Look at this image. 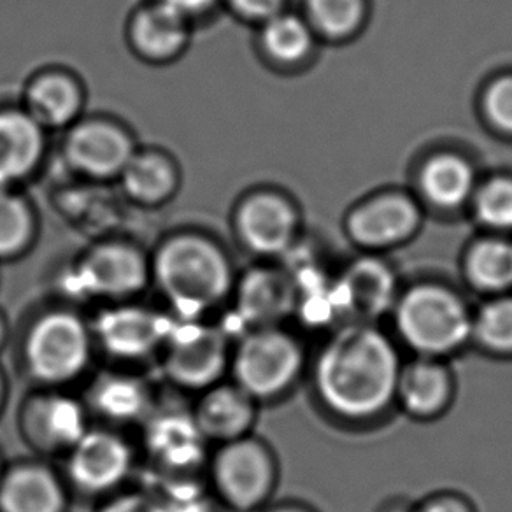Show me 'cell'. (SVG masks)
<instances>
[{
	"label": "cell",
	"mask_w": 512,
	"mask_h": 512,
	"mask_svg": "<svg viewBox=\"0 0 512 512\" xmlns=\"http://www.w3.org/2000/svg\"><path fill=\"white\" fill-rule=\"evenodd\" d=\"M392 313L400 339L418 356L441 360L472 339L474 314L442 286H416L395 302Z\"/></svg>",
	"instance_id": "obj_2"
},
{
	"label": "cell",
	"mask_w": 512,
	"mask_h": 512,
	"mask_svg": "<svg viewBox=\"0 0 512 512\" xmlns=\"http://www.w3.org/2000/svg\"><path fill=\"white\" fill-rule=\"evenodd\" d=\"M2 393H4V386H2V379H0V404H2Z\"/></svg>",
	"instance_id": "obj_41"
},
{
	"label": "cell",
	"mask_w": 512,
	"mask_h": 512,
	"mask_svg": "<svg viewBox=\"0 0 512 512\" xmlns=\"http://www.w3.org/2000/svg\"><path fill=\"white\" fill-rule=\"evenodd\" d=\"M341 314L355 321L372 323L395 307V279L392 272L376 260H362L351 265L334 283Z\"/></svg>",
	"instance_id": "obj_10"
},
{
	"label": "cell",
	"mask_w": 512,
	"mask_h": 512,
	"mask_svg": "<svg viewBox=\"0 0 512 512\" xmlns=\"http://www.w3.org/2000/svg\"><path fill=\"white\" fill-rule=\"evenodd\" d=\"M27 428L41 448L72 449L86 434L83 407L64 395H50L30 406Z\"/></svg>",
	"instance_id": "obj_18"
},
{
	"label": "cell",
	"mask_w": 512,
	"mask_h": 512,
	"mask_svg": "<svg viewBox=\"0 0 512 512\" xmlns=\"http://www.w3.org/2000/svg\"><path fill=\"white\" fill-rule=\"evenodd\" d=\"M472 337L488 351L498 355H512L511 295L486 302L474 314Z\"/></svg>",
	"instance_id": "obj_28"
},
{
	"label": "cell",
	"mask_w": 512,
	"mask_h": 512,
	"mask_svg": "<svg viewBox=\"0 0 512 512\" xmlns=\"http://www.w3.org/2000/svg\"><path fill=\"white\" fill-rule=\"evenodd\" d=\"M488 113L497 125L512 132V78L502 79L491 86Z\"/></svg>",
	"instance_id": "obj_33"
},
{
	"label": "cell",
	"mask_w": 512,
	"mask_h": 512,
	"mask_svg": "<svg viewBox=\"0 0 512 512\" xmlns=\"http://www.w3.org/2000/svg\"><path fill=\"white\" fill-rule=\"evenodd\" d=\"M274 512H307L304 509H299V507H283V509H276Z\"/></svg>",
	"instance_id": "obj_39"
},
{
	"label": "cell",
	"mask_w": 512,
	"mask_h": 512,
	"mask_svg": "<svg viewBox=\"0 0 512 512\" xmlns=\"http://www.w3.org/2000/svg\"><path fill=\"white\" fill-rule=\"evenodd\" d=\"M255 399L234 386H213L200 402L195 421L206 439H242L255 420Z\"/></svg>",
	"instance_id": "obj_15"
},
{
	"label": "cell",
	"mask_w": 512,
	"mask_h": 512,
	"mask_svg": "<svg viewBox=\"0 0 512 512\" xmlns=\"http://www.w3.org/2000/svg\"><path fill=\"white\" fill-rule=\"evenodd\" d=\"M409 512H472L470 505L458 497H435L414 507Z\"/></svg>",
	"instance_id": "obj_37"
},
{
	"label": "cell",
	"mask_w": 512,
	"mask_h": 512,
	"mask_svg": "<svg viewBox=\"0 0 512 512\" xmlns=\"http://www.w3.org/2000/svg\"><path fill=\"white\" fill-rule=\"evenodd\" d=\"M93 404L111 420L134 421L148 413L150 393L132 377H104L93 390Z\"/></svg>",
	"instance_id": "obj_24"
},
{
	"label": "cell",
	"mask_w": 512,
	"mask_h": 512,
	"mask_svg": "<svg viewBox=\"0 0 512 512\" xmlns=\"http://www.w3.org/2000/svg\"><path fill=\"white\" fill-rule=\"evenodd\" d=\"M102 512H164L160 502H153L143 495H127L107 505Z\"/></svg>",
	"instance_id": "obj_35"
},
{
	"label": "cell",
	"mask_w": 512,
	"mask_h": 512,
	"mask_svg": "<svg viewBox=\"0 0 512 512\" xmlns=\"http://www.w3.org/2000/svg\"><path fill=\"white\" fill-rule=\"evenodd\" d=\"M102 346L120 358H141L157 348L171 332L158 314L143 307L109 309L97 321Z\"/></svg>",
	"instance_id": "obj_12"
},
{
	"label": "cell",
	"mask_w": 512,
	"mask_h": 512,
	"mask_svg": "<svg viewBox=\"0 0 512 512\" xmlns=\"http://www.w3.org/2000/svg\"><path fill=\"white\" fill-rule=\"evenodd\" d=\"M155 278L174 306L192 314L218 304L232 286L227 258L193 235L172 239L158 251Z\"/></svg>",
	"instance_id": "obj_3"
},
{
	"label": "cell",
	"mask_w": 512,
	"mask_h": 512,
	"mask_svg": "<svg viewBox=\"0 0 512 512\" xmlns=\"http://www.w3.org/2000/svg\"><path fill=\"white\" fill-rule=\"evenodd\" d=\"M43 151L41 125L29 113H0V186L25 178Z\"/></svg>",
	"instance_id": "obj_16"
},
{
	"label": "cell",
	"mask_w": 512,
	"mask_h": 512,
	"mask_svg": "<svg viewBox=\"0 0 512 512\" xmlns=\"http://www.w3.org/2000/svg\"><path fill=\"white\" fill-rule=\"evenodd\" d=\"M316 23L332 36H344L362 18V0H311Z\"/></svg>",
	"instance_id": "obj_31"
},
{
	"label": "cell",
	"mask_w": 512,
	"mask_h": 512,
	"mask_svg": "<svg viewBox=\"0 0 512 512\" xmlns=\"http://www.w3.org/2000/svg\"><path fill=\"white\" fill-rule=\"evenodd\" d=\"M451 395L453 379L441 360L420 356L402 365L395 400L414 418L427 420L441 414Z\"/></svg>",
	"instance_id": "obj_14"
},
{
	"label": "cell",
	"mask_w": 512,
	"mask_h": 512,
	"mask_svg": "<svg viewBox=\"0 0 512 512\" xmlns=\"http://www.w3.org/2000/svg\"><path fill=\"white\" fill-rule=\"evenodd\" d=\"M232 4L249 18H271L278 13L281 0H232Z\"/></svg>",
	"instance_id": "obj_36"
},
{
	"label": "cell",
	"mask_w": 512,
	"mask_h": 512,
	"mask_svg": "<svg viewBox=\"0 0 512 512\" xmlns=\"http://www.w3.org/2000/svg\"><path fill=\"white\" fill-rule=\"evenodd\" d=\"M239 228L249 248L264 255H276L292 242L295 216L283 200L262 195L242 207Z\"/></svg>",
	"instance_id": "obj_17"
},
{
	"label": "cell",
	"mask_w": 512,
	"mask_h": 512,
	"mask_svg": "<svg viewBox=\"0 0 512 512\" xmlns=\"http://www.w3.org/2000/svg\"><path fill=\"white\" fill-rule=\"evenodd\" d=\"M121 178L127 192L143 202L164 200L176 185L171 165L155 155H134Z\"/></svg>",
	"instance_id": "obj_26"
},
{
	"label": "cell",
	"mask_w": 512,
	"mask_h": 512,
	"mask_svg": "<svg viewBox=\"0 0 512 512\" xmlns=\"http://www.w3.org/2000/svg\"><path fill=\"white\" fill-rule=\"evenodd\" d=\"M195 416L181 413L162 414L153 418L148 428V446L160 462L183 469L199 462L204 446Z\"/></svg>",
	"instance_id": "obj_19"
},
{
	"label": "cell",
	"mask_w": 512,
	"mask_h": 512,
	"mask_svg": "<svg viewBox=\"0 0 512 512\" xmlns=\"http://www.w3.org/2000/svg\"><path fill=\"white\" fill-rule=\"evenodd\" d=\"M297 288L285 274L258 269L249 272L237 288V314L239 320L251 327H276L297 307Z\"/></svg>",
	"instance_id": "obj_11"
},
{
	"label": "cell",
	"mask_w": 512,
	"mask_h": 512,
	"mask_svg": "<svg viewBox=\"0 0 512 512\" xmlns=\"http://www.w3.org/2000/svg\"><path fill=\"white\" fill-rule=\"evenodd\" d=\"M423 188L437 204L456 206L470 193L472 172L460 158H435L423 172Z\"/></svg>",
	"instance_id": "obj_27"
},
{
	"label": "cell",
	"mask_w": 512,
	"mask_h": 512,
	"mask_svg": "<svg viewBox=\"0 0 512 512\" xmlns=\"http://www.w3.org/2000/svg\"><path fill=\"white\" fill-rule=\"evenodd\" d=\"M90 334L78 316L51 313L30 330L25 360L34 376L48 383H64L78 376L90 358Z\"/></svg>",
	"instance_id": "obj_5"
},
{
	"label": "cell",
	"mask_w": 512,
	"mask_h": 512,
	"mask_svg": "<svg viewBox=\"0 0 512 512\" xmlns=\"http://www.w3.org/2000/svg\"><path fill=\"white\" fill-rule=\"evenodd\" d=\"M402 365L399 349L383 330L353 321L321 349L314 363V390L335 418L374 420L397 399Z\"/></svg>",
	"instance_id": "obj_1"
},
{
	"label": "cell",
	"mask_w": 512,
	"mask_h": 512,
	"mask_svg": "<svg viewBox=\"0 0 512 512\" xmlns=\"http://www.w3.org/2000/svg\"><path fill=\"white\" fill-rule=\"evenodd\" d=\"M30 230L29 209L15 195L0 190V256L20 251L29 241Z\"/></svg>",
	"instance_id": "obj_30"
},
{
	"label": "cell",
	"mask_w": 512,
	"mask_h": 512,
	"mask_svg": "<svg viewBox=\"0 0 512 512\" xmlns=\"http://www.w3.org/2000/svg\"><path fill=\"white\" fill-rule=\"evenodd\" d=\"M64 491L41 467H22L0 483V512H62Z\"/></svg>",
	"instance_id": "obj_21"
},
{
	"label": "cell",
	"mask_w": 512,
	"mask_h": 512,
	"mask_svg": "<svg viewBox=\"0 0 512 512\" xmlns=\"http://www.w3.org/2000/svg\"><path fill=\"white\" fill-rule=\"evenodd\" d=\"M467 271L470 281L479 290L509 292L512 290V244L502 241L481 242L470 253Z\"/></svg>",
	"instance_id": "obj_25"
},
{
	"label": "cell",
	"mask_w": 512,
	"mask_h": 512,
	"mask_svg": "<svg viewBox=\"0 0 512 512\" xmlns=\"http://www.w3.org/2000/svg\"><path fill=\"white\" fill-rule=\"evenodd\" d=\"M130 463V449L120 437L107 432H86L71 449L69 472L79 488L106 491L125 479Z\"/></svg>",
	"instance_id": "obj_9"
},
{
	"label": "cell",
	"mask_w": 512,
	"mask_h": 512,
	"mask_svg": "<svg viewBox=\"0 0 512 512\" xmlns=\"http://www.w3.org/2000/svg\"><path fill=\"white\" fill-rule=\"evenodd\" d=\"M214 477L227 502L249 511L271 495L276 467L264 444L242 437L221 449L214 463Z\"/></svg>",
	"instance_id": "obj_6"
},
{
	"label": "cell",
	"mask_w": 512,
	"mask_h": 512,
	"mask_svg": "<svg viewBox=\"0 0 512 512\" xmlns=\"http://www.w3.org/2000/svg\"><path fill=\"white\" fill-rule=\"evenodd\" d=\"M477 213L491 227L512 228V183L493 181L477 199Z\"/></svg>",
	"instance_id": "obj_32"
},
{
	"label": "cell",
	"mask_w": 512,
	"mask_h": 512,
	"mask_svg": "<svg viewBox=\"0 0 512 512\" xmlns=\"http://www.w3.org/2000/svg\"><path fill=\"white\" fill-rule=\"evenodd\" d=\"M81 290L102 297H125L148 281V267L136 249L104 246L86 256L74 274Z\"/></svg>",
	"instance_id": "obj_8"
},
{
	"label": "cell",
	"mask_w": 512,
	"mask_h": 512,
	"mask_svg": "<svg viewBox=\"0 0 512 512\" xmlns=\"http://www.w3.org/2000/svg\"><path fill=\"white\" fill-rule=\"evenodd\" d=\"M165 369L186 388H211L227 365L225 334L211 327L185 325L171 330Z\"/></svg>",
	"instance_id": "obj_7"
},
{
	"label": "cell",
	"mask_w": 512,
	"mask_h": 512,
	"mask_svg": "<svg viewBox=\"0 0 512 512\" xmlns=\"http://www.w3.org/2000/svg\"><path fill=\"white\" fill-rule=\"evenodd\" d=\"M4 335H6V328H4V321L0 318V344L4 341Z\"/></svg>",
	"instance_id": "obj_40"
},
{
	"label": "cell",
	"mask_w": 512,
	"mask_h": 512,
	"mask_svg": "<svg viewBox=\"0 0 512 512\" xmlns=\"http://www.w3.org/2000/svg\"><path fill=\"white\" fill-rule=\"evenodd\" d=\"M29 114L39 125L60 127L78 114L81 106L78 86L62 76H46L30 86Z\"/></svg>",
	"instance_id": "obj_23"
},
{
	"label": "cell",
	"mask_w": 512,
	"mask_h": 512,
	"mask_svg": "<svg viewBox=\"0 0 512 512\" xmlns=\"http://www.w3.org/2000/svg\"><path fill=\"white\" fill-rule=\"evenodd\" d=\"M416 221L418 213L411 202L400 197H386L360 209L351 220V232L362 244L386 246L411 234Z\"/></svg>",
	"instance_id": "obj_20"
},
{
	"label": "cell",
	"mask_w": 512,
	"mask_h": 512,
	"mask_svg": "<svg viewBox=\"0 0 512 512\" xmlns=\"http://www.w3.org/2000/svg\"><path fill=\"white\" fill-rule=\"evenodd\" d=\"M265 48L272 57L283 62H295L306 55L311 37L306 27L292 16L272 18L264 34Z\"/></svg>",
	"instance_id": "obj_29"
},
{
	"label": "cell",
	"mask_w": 512,
	"mask_h": 512,
	"mask_svg": "<svg viewBox=\"0 0 512 512\" xmlns=\"http://www.w3.org/2000/svg\"><path fill=\"white\" fill-rule=\"evenodd\" d=\"M213 2L214 0H162L160 4H164L186 18L188 15H197L206 11Z\"/></svg>",
	"instance_id": "obj_38"
},
{
	"label": "cell",
	"mask_w": 512,
	"mask_h": 512,
	"mask_svg": "<svg viewBox=\"0 0 512 512\" xmlns=\"http://www.w3.org/2000/svg\"><path fill=\"white\" fill-rule=\"evenodd\" d=\"M302 367L299 342L278 327L249 330L235 351V381L251 399H271L286 392Z\"/></svg>",
	"instance_id": "obj_4"
},
{
	"label": "cell",
	"mask_w": 512,
	"mask_h": 512,
	"mask_svg": "<svg viewBox=\"0 0 512 512\" xmlns=\"http://www.w3.org/2000/svg\"><path fill=\"white\" fill-rule=\"evenodd\" d=\"M186 18L164 4L137 15L132 37L137 50L153 58L171 57L186 41Z\"/></svg>",
	"instance_id": "obj_22"
},
{
	"label": "cell",
	"mask_w": 512,
	"mask_h": 512,
	"mask_svg": "<svg viewBox=\"0 0 512 512\" xmlns=\"http://www.w3.org/2000/svg\"><path fill=\"white\" fill-rule=\"evenodd\" d=\"M67 157L88 176L109 178L121 174L134 153L121 130L102 121H92L72 132L67 141Z\"/></svg>",
	"instance_id": "obj_13"
},
{
	"label": "cell",
	"mask_w": 512,
	"mask_h": 512,
	"mask_svg": "<svg viewBox=\"0 0 512 512\" xmlns=\"http://www.w3.org/2000/svg\"><path fill=\"white\" fill-rule=\"evenodd\" d=\"M164 512H209L206 497L195 486H178L160 502Z\"/></svg>",
	"instance_id": "obj_34"
}]
</instances>
